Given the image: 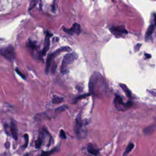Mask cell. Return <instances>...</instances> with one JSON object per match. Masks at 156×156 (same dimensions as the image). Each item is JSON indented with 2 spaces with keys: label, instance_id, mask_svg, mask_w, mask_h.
I'll return each mask as SVG.
<instances>
[{
  "label": "cell",
  "instance_id": "ba28073f",
  "mask_svg": "<svg viewBox=\"0 0 156 156\" xmlns=\"http://www.w3.org/2000/svg\"><path fill=\"white\" fill-rule=\"evenodd\" d=\"M52 36V34H49L48 31H47L46 33V37H45V45L44 47L42 49V51L40 53V56H43L47 53V52L48 51L50 46V37Z\"/></svg>",
  "mask_w": 156,
  "mask_h": 156
},
{
  "label": "cell",
  "instance_id": "cb8c5ba5",
  "mask_svg": "<svg viewBox=\"0 0 156 156\" xmlns=\"http://www.w3.org/2000/svg\"><path fill=\"white\" fill-rule=\"evenodd\" d=\"M60 137L63 139H67L65 132H64V131L62 130V129L60 131Z\"/></svg>",
  "mask_w": 156,
  "mask_h": 156
},
{
  "label": "cell",
  "instance_id": "8fae6325",
  "mask_svg": "<svg viewBox=\"0 0 156 156\" xmlns=\"http://www.w3.org/2000/svg\"><path fill=\"white\" fill-rule=\"evenodd\" d=\"M114 103L116 105L117 109L120 110V107H121L122 105H123L124 108H125V104L123 103V99H122L121 96H118V95L116 96L115 99V101H114Z\"/></svg>",
  "mask_w": 156,
  "mask_h": 156
},
{
  "label": "cell",
  "instance_id": "d4e9b609",
  "mask_svg": "<svg viewBox=\"0 0 156 156\" xmlns=\"http://www.w3.org/2000/svg\"><path fill=\"white\" fill-rule=\"evenodd\" d=\"M141 44L140 43H139V44H137L135 46V47H134V50H135V51H138L140 49V47H141Z\"/></svg>",
  "mask_w": 156,
  "mask_h": 156
},
{
  "label": "cell",
  "instance_id": "5bb4252c",
  "mask_svg": "<svg viewBox=\"0 0 156 156\" xmlns=\"http://www.w3.org/2000/svg\"><path fill=\"white\" fill-rule=\"evenodd\" d=\"M154 29H155V27L153 25H151L148 27V28L147 31H146V40H148V38L150 37L151 35L153 34V32L154 31Z\"/></svg>",
  "mask_w": 156,
  "mask_h": 156
},
{
  "label": "cell",
  "instance_id": "ac0fdd59",
  "mask_svg": "<svg viewBox=\"0 0 156 156\" xmlns=\"http://www.w3.org/2000/svg\"><path fill=\"white\" fill-rule=\"evenodd\" d=\"M63 98L62 97H59L57 96H54L53 99H52V103L53 104H60L62 102H63Z\"/></svg>",
  "mask_w": 156,
  "mask_h": 156
},
{
  "label": "cell",
  "instance_id": "4316f807",
  "mask_svg": "<svg viewBox=\"0 0 156 156\" xmlns=\"http://www.w3.org/2000/svg\"><path fill=\"white\" fill-rule=\"evenodd\" d=\"M56 68H57V64L53 63V67H52V70H51V71H52V73H53V74L55 73V71H56Z\"/></svg>",
  "mask_w": 156,
  "mask_h": 156
},
{
  "label": "cell",
  "instance_id": "7402d4cb",
  "mask_svg": "<svg viewBox=\"0 0 156 156\" xmlns=\"http://www.w3.org/2000/svg\"><path fill=\"white\" fill-rule=\"evenodd\" d=\"M24 139L25 140V145L23 146V148L24 149L26 148L27 147V146H28V143H29V135L28 134H25L24 135Z\"/></svg>",
  "mask_w": 156,
  "mask_h": 156
},
{
  "label": "cell",
  "instance_id": "5b68a950",
  "mask_svg": "<svg viewBox=\"0 0 156 156\" xmlns=\"http://www.w3.org/2000/svg\"><path fill=\"white\" fill-rule=\"evenodd\" d=\"M0 55L9 61H13L16 56L14 48L11 45L0 48Z\"/></svg>",
  "mask_w": 156,
  "mask_h": 156
},
{
  "label": "cell",
  "instance_id": "ffe728a7",
  "mask_svg": "<svg viewBox=\"0 0 156 156\" xmlns=\"http://www.w3.org/2000/svg\"><path fill=\"white\" fill-rule=\"evenodd\" d=\"M67 105H62L61 107H59L58 108H57L56 110H55V112L57 113H60L61 112H62L63 111H65V110L67 109Z\"/></svg>",
  "mask_w": 156,
  "mask_h": 156
},
{
  "label": "cell",
  "instance_id": "8992f818",
  "mask_svg": "<svg viewBox=\"0 0 156 156\" xmlns=\"http://www.w3.org/2000/svg\"><path fill=\"white\" fill-rule=\"evenodd\" d=\"M110 31L116 37H120L126 35L128 33L127 31L125 28V27L120 26H113L110 28Z\"/></svg>",
  "mask_w": 156,
  "mask_h": 156
},
{
  "label": "cell",
  "instance_id": "4fadbf2b",
  "mask_svg": "<svg viewBox=\"0 0 156 156\" xmlns=\"http://www.w3.org/2000/svg\"><path fill=\"white\" fill-rule=\"evenodd\" d=\"M155 128H156L155 125H152V126H150L145 127L144 129V130H143L144 134L146 135H151L154 132Z\"/></svg>",
  "mask_w": 156,
  "mask_h": 156
},
{
  "label": "cell",
  "instance_id": "52a82bcc",
  "mask_svg": "<svg viewBox=\"0 0 156 156\" xmlns=\"http://www.w3.org/2000/svg\"><path fill=\"white\" fill-rule=\"evenodd\" d=\"M63 31L65 32V33L73 35V34H76L77 35H79L81 33V26L77 23H75L73 25L72 27L70 29H65L63 28Z\"/></svg>",
  "mask_w": 156,
  "mask_h": 156
},
{
  "label": "cell",
  "instance_id": "e0dca14e",
  "mask_svg": "<svg viewBox=\"0 0 156 156\" xmlns=\"http://www.w3.org/2000/svg\"><path fill=\"white\" fill-rule=\"evenodd\" d=\"M57 150H58V148H55L49 151H42V153H41L40 156H50L55 152H56Z\"/></svg>",
  "mask_w": 156,
  "mask_h": 156
},
{
  "label": "cell",
  "instance_id": "30bf717a",
  "mask_svg": "<svg viewBox=\"0 0 156 156\" xmlns=\"http://www.w3.org/2000/svg\"><path fill=\"white\" fill-rule=\"evenodd\" d=\"M10 129H11V134H12V136L13 138V139L17 141V140H18V128H17L16 123L14 121H12Z\"/></svg>",
  "mask_w": 156,
  "mask_h": 156
},
{
  "label": "cell",
  "instance_id": "9c48e42d",
  "mask_svg": "<svg viewBox=\"0 0 156 156\" xmlns=\"http://www.w3.org/2000/svg\"><path fill=\"white\" fill-rule=\"evenodd\" d=\"M48 134V131L45 129H43L42 131H41L39 135L38 139L36 140L35 142V147L37 149H39L42 146V145L45 139V135Z\"/></svg>",
  "mask_w": 156,
  "mask_h": 156
},
{
  "label": "cell",
  "instance_id": "44dd1931",
  "mask_svg": "<svg viewBox=\"0 0 156 156\" xmlns=\"http://www.w3.org/2000/svg\"><path fill=\"white\" fill-rule=\"evenodd\" d=\"M26 46L27 47L30 48L31 49H34L37 48L35 44L33 42H32V41H30V40H29L28 42H27V43H26Z\"/></svg>",
  "mask_w": 156,
  "mask_h": 156
},
{
  "label": "cell",
  "instance_id": "2e32d148",
  "mask_svg": "<svg viewBox=\"0 0 156 156\" xmlns=\"http://www.w3.org/2000/svg\"><path fill=\"white\" fill-rule=\"evenodd\" d=\"M120 86L121 88L123 90V91H125V93H126L127 97L130 98L131 96V91H130V90L129 89H128V87L126 85L123 84H120Z\"/></svg>",
  "mask_w": 156,
  "mask_h": 156
},
{
  "label": "cell",
  "instance_id": "9a60e30c",
  "mask_svg": "<svg viewBox=\"0 0 156 156\" xmlns=\"http://www.w3.org/2000/svg\"><path fill=\"white\" fill-rule=\"evenodd\" d=\"M134 144L132 143H130L129 145H127L126 149H125V151L124 152L123 156H127L128 154H129L131 151H132V150L134 149Z\"/></svg>",
  "mask_w": 156,
  "mask_h": 156
},
{
  "label": "cell",
  "instance_id": "484cf974",
  "mask_svg": "<svg viewBox=\"0 0 156 156\" xmlns=\"http://www.w3.org/2000/svg\"><path fill=\"white\" fill-rule=\"evenodd\" d=\"M16 72L18 73V75H19L22 78H23V79H25V77L24 76V75H23L22 74V73L20 71V70H19V69H18V68H17V69H16Z\"/></svg>",
  "mask_w": 156,
  "mask_h": 156
},
{
  "label": "cell",
  "instance_id": "83f0119b",
  "mask_svg": "<svg viewBox=\"0 0 156 156\" xmlns=\"http://www.w3.org/2000/svg\"><path fill=\"white\" fill-rule=\"evenodd\" d=\"M145 56L146 59H150L151 57V55L149 54H145Z\"/></svg>",
  "mask_w": 156,
  "mask_h": 156
},
{
  "label": "cell",
  "instance_id": "603a6c76",
  "mask_svg": "<svg viewBox=\"0 0 156 156\" xmlns=\"http://www.w3.org/2000/svg\"><path fill=\"white\" fill-rule=\"evenodd\" d=\"M90 95H91V93H87V94H84V95H81V96H78V97H77V98H76V99H75V102L77 101L78 100H80V99H82V98H86V97H87V96H90Z\"/></svg>",
  "mask_w": 156,
  "mask_h": 156
},
{
  "label": "cell",
  "instance_id": "f1b7e54d",
  "mask_svg": "<svg viewBox=\"0 0 156 156\" xmlns=\"http://www.w3.org/2000/svg\"><path fill=\"white\" fill-rule=\"evenodd\" d=\"M154 22H155V25L156 26V15H155V17H154Z\"/></svg>",
  "mask_w": 156,
  "mask_h": 156
},
{
  "label": "cell",
  "instance_id": "277c9868",
  "mask_svg": "<svg viewBox=\"0 0 156 156\" xmlns=\"http://www.w3.org/2000/svg\"><path fill=\"white\" fill-rule=\"evenodd\" d=\"M71 51V49L70 47H64L57 49L56 51H55L54 53L51 54H49L47 59V63H46V68H45L46 73H48L50 66H51V62L53 61L55 57H56L57 56H58V55L60 53H61L62 52H70Z\"/></svg>",
  "mask_w": 156,
  "mask_h": 156
},
{
  "label": "cell",
  "instance_id": "7c38bea8",
  "mask_svg": "<svg viewBox=\"0 0 156 156\" xmlns=\"http://www.w3.org/2000/svg\"><path fill=\"white\" fill-rule=\"evenodd\" d=\"M87 149L89 154L93 155H95V156L98 155L99 153V149L96 148V147H95L94 146H93L92 145H91V144L88 145Z\"/></svg>",
  "mask_w": 156,
  "mask_h": 156
},
{
  "label": "cell",
  "instance_id": "3957f363",
  "mask_svg": "<svg viewBox=\"0 0 156 156\" xmlns=\"http://www.w3.org/2000/svg\"><path fill=\"white\" fill-rule=\"evenodd\" d=\"M85 122L82 120L79 113L76 117L75 126V133L77 139H82L85 137Z\"/></svg>",
  "mask_w": 156,
  "mask_h": 156
},
{
  "label": "cell",
  "instance_id": "7a4b0ae2",
  "mask_svg": "<svg viewBox=\"0 0 156 156\" xmlns=\"http://www.w3.org/2000/svg\"><path fill=\"white\" fill-rule=\"evenodd\" d=\"M77 59V55L75 53H68L63 57L61 67V72L63 75L67 74L69 70V67Z\"/></svg>",
  "mask_w": 156,
  "mask_h": 156
},
{
  "label": "cell",
  "instance_id": "6da1fadb",
  "mask_svg": "<svg viewBox=\"0 0 156 156\" xmlns=\"http://www.w3.org/2000/svg\"><path fill=\"white\" fill-rule=\"evenodd\" d=\"M104 81L102 76L98 73L91 75L89 82V90L91 93H97L101 87H103Z\"/></svg>",
  "mask_w": 156,
  "mask_h": 156
},
{
  "label": "cell",
  "instance_id": "d6986e66",
  "mask_svg": "<svg viewBox=\"0 0 156 156\" xmlns=\"http://www.w3.org/2000/svg\"><path fill=\"white\" fill-rule=\"evenodd\" d=\"M37 1L38 0H29V6L28 10L31 11L33 9H34V7L36 6Z\"/></svg>",
  "mask_w": 156,
  "mask_h": 156
}]
</instances>
